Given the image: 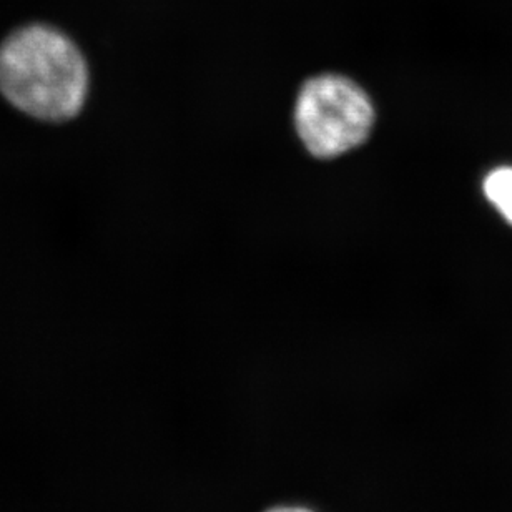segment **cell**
<instances>
[{
    "label": "cell",
    "instance_id": "obj_1",
    "mask_svg": "<svg viewBox=\"0 0 512 512\" xmlns=\"http://www.w3.org/2000/svg\"><path fill=\"white\" fill-rule=\"evenodd\" d=\"M89 65L60 30L27 25L0 45V94L15 109L44 122H67L84 109Z\"/></svg>",
    "mask_w": 512,
    "mask_h": 512
},
{
    "label": "cell",
    "instance_id": "obj_2",
    "mask_svg": "<svg viewBox=\"0 0 512 512\" xmlns=\"http://www.w3.org/2000/svg\"><path fill=\"white\" fill-rule=\"evenodd\" d=\"M375 122L370 95L346 75H315L301 85L296 97V135L306 152L320 160L360 148L371 137Z\"/></svg>",
    "mask_w": 512,
    "mask_h": 512
},
{
    "label": "cell",
    "instance_id": "obj_3",
    "mask_svg": "<svg viewBox=\"0 0 512 512\" xmlns=\"http://www.w3.org/2000/svg\"><path fill=\"white\" fill-rule=\"evenodd\" d=\"M484 193L512 225V168H498L489 173L484 182Z\"/></svg>",
    "mask_w": 512,
    "mask_h": 512
},
{
    "label": "cell",
    "instance_id": "obj_4",
    "mask_svg": "<svg viewBox=\"0 0 512 512\" xmlns=\"http://www.w3.org/2000/svg\"><path fill=\"white\" fill-rule=\"evenodd\" d=\"M263 512H316L306 506H298V504H283V506H275V508L266 509Z\"/></svg>",
    "mask_w": 512,
    "mask_h": 512
}]
</instances>
